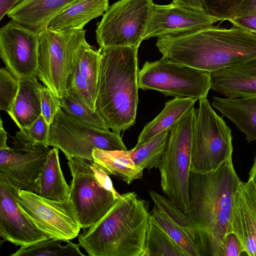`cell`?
Returning a JSON list of instances; mask_svg holds the SVG:
<instances>
[{
  "mask_svg": "<svg viewBox=\"0 0 256 256\" xmlns=\"http://www.w3.org/2000/svg\"><path fill=\"white\" fill-rule=\"evenodd\" d=\"M8 133L4 130L2 124V120L0 119V149L8 148V146L7 144Z\"/></svg>",
  "mask_w": 256,
  "mask_h": 256,
  "instance_id": "b9f144b4",
  "label": "cell"
},
{
  "mask_svg": "<svg viewBox=\"0 0 256 256\" xmlns=\"http://www.w3.org/2000/svg\"><path fill=\"white\" fill-rule=\"evenodd\" d=\"M196 115V110L193 107L170 128L158 168L164 194L187 214L190 210L191 150Z\"/></svg>",
  "mask_w": 256,
  "mask_h": 256,
  "instance_id": "8992f818",
  "label": "cell"
},
{
  "mask_svg": "<svg viewBox=\"0 0 256 256\" xmlns=\"http://www.w3.org/2000/svg\"><path fill=\"white\" fill-rule=\"evenodd\" d=\"M0 236L16 246H26L50 238L20 208L12 184L0 174Z\"/></svg>",
  "mask_w": 256,
  "mask_h": 256,
  "instance_id": "9a60e30c",
  "label": "cell"
},
{
  "mask_svg": "<svg viewBox=\"0 0 256 256\" xmlns=\"http://www.w3.org/2000/svg\"><path fill=\"white\" fill-rule=\"evenodd\" d=\"M138 48H100L102 56L96 111L110 129L119 134L136 122L139 89Z\"/></svg>",
  "mask_w": 256,
  "mask_h": 256,
  "instance_id": "277c9868",
  "label": "cell"
},
{
  "mask_svg": "<svg viewBox=\"0 0 256 256\" xmlns=\"http://www.w3.org/2000/svg\"><path fill=\"white\" fill-rule=\"evenodd\" d=\"M58 150L54 147L48 156L40 174L38 194L49 200L64 201L70 199V186L61 169Z\"/></svg>",
  "mask_w": 256,
  "mask_h": 256,
  "instance_id": "484cf974",
  "label": "cell"
},
{
  "mask_svg": "<svg viewBox=\"0 0 256 256\" xmlns=\"http://www.w3.org/2000/svg\"><path fill=\"white\" fill-rule=\"evenodd\" d=\"M242 182L232 158L212 172L190 170L188 215L191 239L200 256H220L225 237L232 232L233 202Z\"/></svg>",
  "mask_w": 256,
  "mask_h": 256,
  "instance_id": "6da1fadb",
  "label": "cell"
},
{
  "mask_svg": "<svg viewBox=\"0 0 256 256\" xmlns=\"http://www.w3.org/2000/svg\"><path fill=\"white\" fill-rule=\"evenodd\" d=\"M64 241L54 238H50L26 246H20L10 256H84L80 249V244L70 240L66 245H62Z\"/></svg>",
  "mask_w": 256,
  "mask_h": 256,
  "instance_id": "f1b7e54d",
  "label": "cell"
},
{
  "mask_svg": "<svg viewBox=\"0 0 256 256\" xmlns=\"http://www.w3.org/2000/svg\"><path fill=\"white\" fill-rule=\"evenodd\" d=\"M243 253L246 252L238 236L233 232L228 233L224 240L220 256H240Z\"/></svg>",
  "mask_w": 256,
  "mask_h": 256,
  "instance_id": "8d00e7d4",
  "label": "cell"
},
{
  "mask_svg": "<svg viewBox=\"0 0 256 256\" xmlns=\"http://www.w3.org/2000/svg\"><path fill=\"white\" fill-rule=\"evenodd\" d=\"M138 82L139 88L143 90L197 100L207 98L211 89L210 72L173 62L163 57L145 62L139 70Z\"/></svg>",
  "mask_w": 256,
  "mask_h": 256,
  "instance_id": "8fae6325",
  "label": "cell"
},
{
  "mask_svg": "<svg viewBox=\"0 0 256 256\" xmlns=\"http://www.w3.org/2000/svg\"><path fill=\"white\" fill-rule=\"evenodd\" d=\"M230 22L256 31V15L235 18Z\"/></svg>",
  "mask_w": 256,
  "mask_h": 256,
  "instance_id": "ab89813d",
  "label": "cell"
},
{
  "mask_svg": "<svg viewBox=\"0 0 256 256\" xmlns=\"http://www.w3.org/2000/svg\"><path fill=\"white\" fill-rule=\"evenodd\" d=\"M49 125L41 115L30 126L20 129L13 140L22 144L33 146H48L50 131Z\"/></svg>",
  "mask_w": 256,
  "mask_h": 256,
  "instance_id": "1f68e13d",
  "label": "cell"
},
{
  "mask_svg": "<svg viewBox=\"0 0 256 256\" xmlns=\"http://www.w3.org/2000/svg\"><path fill=\"white\" fill-rule=\"evenodd\" d=\"M37 76L19 80V88L10 110L7 112L20 129L30 126L41 115L42 86Z\"/></svg>",
  "mask_w": 256,
  "mask_h": 256,
  "instance_id": "44dd1931",
  "label": "cell"
},
{
  "mask_svg": "<svg viewBox=\"0 0 256 256\" xmlns=\"http://www.w3.org/2000/svg\"><path fill=\"white\" fill-rule=\"evenodd\" d=\"M48 146L60 149L66 159L78 158L94 160V148L127 150L120 134L88 124L60 108L50 124Z\"/></svg>",
  "mask_w": 256,
  "mask_h": 256,
  "instance_id": "9c48e42d",
  "label": "cell"
},
{
  "mask_svg": "<svg viewBox=\"0 0 256 256\" xmlns=\"http://www.w3.org/2000/svg\"><path fill=\"white\" fill-rule=\"evenodd\" d=\"M248 179L252 182L256 190V154L254 159L252 166L249 172Z\"/></svg>",
  "mask_w": 256,
  "mask_h": 256,
  "instance_id": "7bdbcfd3",
  "label": "cell"
},
{
  "mask_svg": "<svg viewBox=\"0 0 256 256\" xmlns=\"http://www.w3.org/2000/svg\"><path fill=\"white\" fill-rule=\"evenodd\" d=\"M78 0H20L7 14L12 20L38 33Z\"/></svg>",
  "mask_w": 256,
  "mask_h": 256,
  "instance_id": "ffe728a7",
  "label": "cell"
},
{
  "mask_svg": "<svg viewBox=\"0 0 256 256\" xmlns=\"http://www.w3.org/2000/svg\"><path fill=\"white\" fill-rule=\"evenodd\" d=\"M172 3L196 11H206L202 0H173Z\"/></svg>",
  "mask_w": 256,
  "mask_h": 256,
  "instance_id": "f35d334b",
  "label": "cell"
},
{
  "mask_svg": "<svg viewBox=\"0 0 256 256\" xmlns=\"http://www.w3.org/2000/svg\"><path fill=\"white\" fill-rule=\"evenodd\" d=\"M242 0H202L206 12L221 18L224 21L228 20L234 9Z\"/></svg>",
  "mask_w": 256,
  "mask_h": 256,
  "instance_id": "d590c367",
  "label": "cell"
},
{
  "mask_svg": "<svg viewBox=\"0 0 256 256\" xmlns=\"http://www.w3.org/2000/svg\"><path fill=\"white\" fill-rule=\"evenodd\" d=\"M12 144V147L0 149V174L16 188L38 194L40 174L51 149L14 140Z\"/></svg>",
  "mask_w": 256,
  "mask_h": 256,
  "instance_id": "5bb4252c",
  "label": "cell"
},
{
  "mask_svg": "<svg viewBox=\"0 0 256 256\" xmlns=\"http://www.w3.org/2000/svg\"><path fill=\"white\" fill-rule=\"evenodd\" d=\"M196 100L192 98L175 97L166 102L161 112L146 124L138 136L136 146L146 142L163 131L170 129L194 107Z\"/></svg>",
  "mask_w": 256,
  "mask_h": 256,
  "instance_id": "cb8c5ba5",
  "label": "cell"
},
{
  "mask_svg": "<svg viewBox=\"0 0 256 256\" xmlns=\"http://www.w3.org/2000/svg\"><path fill=\"white\" fill-rule=\"evenodd\" d=\"M68 164L72 176L70 199L73 203L82 229L101 219L120 196L109 175L94 161L70 158Z\"/></svg>",
  "mask_w": 256,
  "mask_h": 256,
  "instance_id": "5b68a950",
  "label": "cell"
},
{
  "mask_svg": "<svg viewBox=\"0 0 256 256\" xmlns=\"http://www.w3.org/2000/svg\"><path fill=\"white\" fill-rule=\"evenodd\" d=\"M256 15V0H242L232 10L228 20Z\"/></svg>",
  "mask_w": 256,
  "mask_h": 256,
  "instance_id": "74e56055",
  "label": "cell"
},
{
  "mask_svg": "<svg viewBox=\"0 0 256 256\" xmlns=\"http://www.w3.org/2000/svg\"><path fill=\"white\" fill-rule=\"evenodd\" d=\"M210 72L214 92L228 98H256V59Z\"/></svg>",
  "mask_w": 256,
  "mask_h": 256,
  "instance_id": "d6986e66",
  "label": "cell"
},
{
  "mask_svg": "<svg viewBox=\"0 0 256 256\" xmlns=\"http://www.w3.org/2000/svg\"><path fill=\"white\" fill-rule=\"evenodd\" d=\"M142 256H188L152 220L149 219Z\"/></svg>",
  "mask_w": 256,
  "mask_h": 256,
  "instance_id": "83f0119b",
  "label": "cell"
},
{
  "mask_svg": "<svg viewBox=\"0 0 256 256\" xmlns=\"http://www.w3.org/2000/svg\"><path fill=\"white\" fill-rule=\"evenodd\" d=\"M94 161L108 175H114L128 184L142 177L144 170L132 161L130 150H92Z\"/></svg>",
  "mask_w": 256,
  "mask_h": 256,
  "instance_id": "d4e9b609",
  "label": "cell"
},
{
  "mask_svg": "<svg viewBox=\"0 0 256 256\" xmlns=\"http://www.w3.org/2000/svg\"><path fill=\"white\" fill-rule=\"evenodd\" d=\"M61 108L66 113L84 123L103 130L110 128L103 118L76 97L66 93L60 98Z\"/></svg>",
  "mask_w": 256,
  "mask_h": 256,
  "instance_id": "4dcf8cb0",
  "label": "cell"
},
{
  "mask_svg": "<svg viewBox=\"0 0 256 256\" xmlns=\"http://www.w3.org/2000/svg\"><path fill=\"white\" fill-rule=\"evenodd\" d=\"M20 0H0V20L7 15L8 13Z\"/></svg>",
  "mask_w": 256,
  "mask_h": 256,
  "instance_id": "60d3db41",
  "label": "cell"
},
{
  "mask_svg": "<svg viewBox=\"0 0 256 256\" xmlns=\"http://www.w3.org/2000/svg\"><path fill=\"white\" fill-rule=\"evenodd\" d=\"M86 32L84 29L54 30L46 28L38 33L37 76L59 98L66 94L74 56L86 40Z\"/></svg>",
  "mask_w": 256,
  "mask_h": 256,
  "instance_id": "52a82bcc",
  "label": "cell"
},
{
  "mask_svg": "<svg viewBox=\"0 0 256 256\" xmlns=\"http://www.w3.org/2000/svg\"><path fill=\"white\" fill-rule=\"evenodd\" d=\"M149 194L154 206L181 226L191 238V224L188 214L180 210L166 196L152 190Z\"/></svg>",
  "mask_w": 256,
  "mask_h": 256,
  "instance_id": "d6a6232c",
  "label": "cell"
},
{
  "mask_svg": "<svg viewBox=\"0 0 256 256\" xmlns=\"http://www.w3.org/2000/svg\"><path fill=\"white\" fill-rule=\"evenodd\" d=\"M231 129L218 115L207 98L199 100L194 130L190 170L208 173L216 170L232 158Z\"/></svg>",
  "mask_w": 256,
  "mask_h": 256,
  "instance_id": "ba28073f",
  "label": "cell"
},
{
  "mask_svg": "<svg viewBox=\"0 0 256 256\" xmlns=\"http://www.w3.org/2000/svg\"><path fill=\"white\" fill-rule=\"evenodd\" d=\"M38 46V33L12 20L0 29L1 59L18 80L37 76Z\"/></svg>",
  "mask_w": 256,
  "mask_h": 256,
  "instance_id": "4fadbf2b",
  "label": "cell"
},
{
  "mask_svg": "<svg viewBox=\"0 0 256 256\" xmlns=\"http://www.w3.org/2000/svg\"><path fill=\"white\" fill-rule=\"evenodd\" d=\"M231 23L163 36L156 46L169 61L209 72L256 59V31Z\"/></svg>",
  "mask_w": 256,
  "mask_h": 256,
  "instance_id": "7a4b0ae2",
  "label": "cell"
},
{
  "mask_svg": "<svg viewBox=\"0 0 256 256\" xmlns=\"http://www.w3.org/2000/svg\"><path fill=\"white\" fill-rule=\"evenodd\" d=\"M42 115L50 125L58 110L61 108L60 98L46 86H44L40 92Z\"/></svg>",
  "mask_w": 256,
  "mask_h": 256,
  "instance_id": "e575fe53",
  "label": "cell"
},
{
  "mask_svg": "<svg viewBox=\"0 0 256 256\" xmlns=\"http://www.w3.org/2000/svg\"><path fill=\"white\" fill-rule=\"evenodd\" d=\"M224 20L206 11L192 10L172 2L154 4L145 40L168 34L186 33Z\"/></svg>",
  "mask_w": 256,
  "mask_h": 256,
  "instance_id": "2e32d148",
  "label": "cell"
},
{
  "mask_svg": "<svg viewBox=\"0 0 256 256\" xmlns=\"http://www.w3.org/2000/svg\"><path fill=\"white\" fill-rule=\"evenodd\" d=\"M19 88V80L6 67L0 69V109L8 112Z\"/></svg>",
  "mask_w": 256,
  "mask_h": 256,
  "instance_id": "836d02e7",
  "label": "cell"
},
{
  "mask_svg": "<svg viewBox=\"0 0 256 256\" xmlns=\"http://www.w3.org/2000/svg\"><path fill=\"white\" fill-rule=\"evenodd\" d=\"M150 219L148 202L134 192L117 198L108 212L78 236L90 256H142Z\"/></svg>",
  "mask_w": 256,
  "mask_h": 256,
  "instance_id": "3957f363",
  "label": "cell"
},
{
  "mask_svg": "<svg viewBox=\"0 0 256 256\" xmlns=\"http://www.w3.org/2000/svg\"><path fill=\"white\" fill-rule=\"evenodd\" d=\"M154 4L152 0H120L109 6L96 30L100 48H138L145 40Z\"/></svg>",
  "mask_w": 256,
  "mask_h": 256,
  "instance_id": "30bf717a",
  "label": "cell"
},
{
  "mask_svg": "<svg viewBox=\"0 0 256 256\" xmlns=\"http://www.w3.org/2000/svg\"><path fill=\"white\" fill-rule=\"evenodd\" d=\"M101 50L94 49L86 41L76 53L73 67L66 85V93L80 100L96 110L101 59Z\"/></svg>",
  "mask_w": 256,
  "mask_h": 256,
  "instance_id": "e0dca14e",
  "label": "cell"
},
{
  "mask_svg": "<svg viewBox=\"0 0 256 256\" xmlns=\"http://www.w3.org/2000/svg\"><path fill=\"white\" fill-rule=\"evenodd\" d=\"M232 232L239 238L247 256H256V190L252 182H242L232 208Z\"/></svg>",
  "mask_w": 256,
  "mask_h": 256,
  "instance_id": "ac0fdd59",
  "label": "cell"
},
{
  "mask_svg": "<svg viewBox=\"0 0 256 256\" xmlns=\"http://www.w3.org/2000/svg\"><path fill=\"white\" fill-rule=\"evenodd\" d=\"M12 186L14 197L20 208L50 238L66 242L78 236L82 228L70 199L53 200L12 184Z\"/></svg>",
  "mask_w": 256,
  "mask_h": 256,
  "instance_id": "7c38bea8",
  "label": "cell"
},
{
  "mask_svg": "<svg viewBox=\"0 0 256 256\" xmlns=\"http://www.w3.org/2000/svg\"><path fill=\"white\" fill-rule=\"evenodd\" d=\"M109 0H78L64 10L49 24L52 30H84L90 21L103 16Z\"/></svg>",
  "mask_w": 256,
  "mask_h": 256,
  "instance_id": "603a6c76",
  "label": "cell"
},
{
  "mask_svg": "<svg viewBox=\"0 0 256 256\" xmlns=\"http://www.w3.org/2000/svg\"><path fill=\"white\" fill-rule=\"evenodd\" d=\"M150 218L168 234L188 256H200L194 243L184 230L155 206L150 212Z\"/></svg>",
  "mask_w": 256,
  "mask_h": 256,
  "instance_id": "f546056e",
  "label": "cell"
},
{
  "mask_svg": "<svg viewBox=\"0 0 256 256\" xmlns=\"http://www.w3.org/2000/svg\"><path fill=\"white\" fill-rule=\"evenodd\" d=\"M170 129H167L150 140L130 150L134 163L142 170L158 168L166 150Z\"/></svg>",
  "mask_w": 256,
  "mask_h": 256,
  "instance_id": "4316f807",
  "label": "cell"
},
{
  "mask_svg": "<svg viewBox=\"0 0 256 256\" xmlns=\"http://www.w3.org/2000/svg\"><path fill=\"white\" fill-rule=\"evenodd\" d=\"M212 106L231 120L248 142L256 140V98L213 97Z\"/></svg>",
  "mask_w": 256,
  "mask_h": 256,
  "instance_id": "7402d4cb",
  "label": "cell"
}]
</instances>
